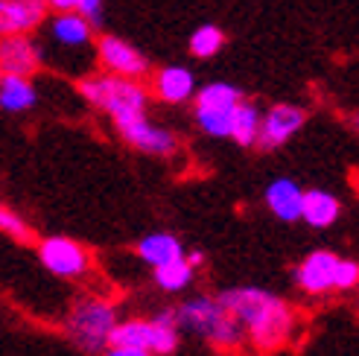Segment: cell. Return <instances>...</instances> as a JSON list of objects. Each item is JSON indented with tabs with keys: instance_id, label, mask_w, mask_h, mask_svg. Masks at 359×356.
Returning <instances> with one entry per match:
<instances>
[{
	"instance_id": "e0dca14e",
	"label": "cell",
	"mask_w": 359,
	"mask_h": 356,
	"mask_svg": "<svg viewBox=\"0 0 359 356\" xmlns=\"http://www.w3.org/2000/svg\"><path fill=\"white\" fill-rule=\"evenodd\" d=\"M50 35L62 47H85L94 39V27L79 12H56V18L50 24Z\"/></svg>"
},
{
	"instance_id": "f1b7e54d",
	"label": "cell",
	"mask_w": 359,
	"mask_h": 356,
	"mask_svg": "<svg viewBox=\"0 0 359 356\" xmlns=\"http://www.w3.org/2000/svg\"><path fill=\"white\" fill-rule=\"evenodd\" d=\"M50 12H76L79 0H44Z\"/></svg>"
},
{
	"instance_id": "277c9868",
	"label": "cell",
	"mask_w": 359,
	"mask_h": 356,
	"mask_svg": "<svg viewBox=\"0 0 359 356\" xmlns=\"http://www.w3.org/2000/svg\"><path fill=\"white\" fill-rule=\"evenodd\" d=\"M117 322L120 318H117L114 301L100 295H85L70 307L65 330L82 353L97 356L111 345V330L117 327Z\"/></svg>"
},
{
	"instance_id": "ffe728a7",
	"label": "cell",
	"mask_w": 359,
	"mask_h": 356,
	"mask_svg": "<svg viewBox=\"0 0 359 356\" xmlns=\"http://www.w3.org/2000/svg\"><path fill=\"white\" fill-rule=\"evenodd\" d=\"M193 275H196V269L187 263V257H175V260L161 263V266H155V269H152L155 287L161 292H170V295L184 292L190 283H193Z\"/></svg>"
},
{
	"instance_id": "2e32d148",
	"label": "cell",
	"mask_w": 359,
	"mask_h": 356,
	"mask_svg": "<svg viewBox=\"0 0 359 356\" xmlns=\"http://www.w3.org/2000/svg\"><path fill=\"white\" fill-rule=\"evenodd\" d=\"M35 102H39V91H35V85H32V76L4 74V82H0V111L24 114V111L35 109Z\"/></svg>"
},
{
	"instance_id": "d4e9b609",
	"label": "cell",
	"mask_w": 359,
	"mask_h": 356,
	"mask_svg": "<svg viewBox=\"0 0 359 356\" xmlns=\"http://www.w3.org/2000/svg\"><path fill=\"white\" fill-rule=\"evenodd\" d=\"M0 234L9 237V240H15V242H21V245L39 242V240H35L32 225H29L15 207H9V205H0Z\"/></svg>"
},
{
	"instance_id": "d6986e66",
	"label": "cell",
	"mask_w": 359,
	"mask_h": 356,
	"mask_svg": "<svg viewBox=\"0 0 359 356\" xmlns=\"http://www.w3.org/2000/svg\"><path fill=\"white\" fill-rule=\"evenodd\" d=\"M260 120H263V111L257 109V102L243 100L234 109V117H231V140L243 149L255 146L260 135Z\"/></svg>"
},
{
	"instance_id": "8992f818",
	"label": "cell",
	"mask_w": 359,
	"mask_h": 356,
	"mask_svg": "<svg viewBox=\"0 0 359 356\" xmlns=\"http://www.w3.org/2000/svg\"><path fill=\"white\" fill-rule=\"evenodd\" d=\"M304 123H307V111L301 109L295 102H278L272 105L263 120H260V135H257V149L263 152H275L280 146H286L290 140L304 129Z\"/></svg>"
},
{
	"instance_id": "ba28073f",
	"label": "cell",
	"mask_w": 359,
	"mask_h": 356,
	"mask_svg": "<svg viewBox=\"0 0 359 356\" xmlns=\"http://www.w3.org/2000/svg\"><path fill=\"white\" fill-rule=\"evenodd\" d=\"M339 254L330 248H316L304 257L295 269H292V280L301 292L307 295H327L333 292V272H336Z\"/></svg>"
},
{
	"instance_id": "5b68a950",
	"label": "cell",
	"mask_w": 359,
	"mask_h": 356,
	"mask_svg": "<svg viewBox=\"0 0 359 356\" xmlns=\"http://www.w3.org/2000/svg\"><path fill=\"white\" fill-rule=\"evenodd\" d=\"M35 248H39V260L44 269L62 280H85L94 272V254L88 252V245H82L74 237L65 234L41 237L35 242Z\"/></svg>"
},
{
	"instance_id": "7402d4cb",
	"label": "cell",
	"mask_w": 359,
	"mask_h": 356,
	"mask_svg": "<svg viewBox=\"0 0 359 356\" xmlns=\"http://www.w3.org/2000/svg\"><path fill=\"white\" fill-rule=\"evenodd\" d=\"M149 339H152L149 318H123V322H117V327L111 330V345H123V348L149 350Z\"/></svg>"
},
{
	"instance_id": "5bb4252c",
	"label": "cell",
	"mask_w": 359,
	"mask_h": 356,
	"mask_svg": "<svg viewBox=\"0 0 359 356\" xmlns=\"http://www.w3.org/2000/svg\"><path fill=\"white\" fill-rule=\"evenodd\" d=\"M342 217V202L339 196L330 190H321V187H310L304 190V207H301V219L307 222L310 228H330L333 222H339Z\"/></svg>"
},
{
	"instance_id": "9c48e42d",
	"label": "cell",
	"mask_w": 359,
	"mask_h": 356,
	"mask_svg": "<svg viewBox=\"0 0 359 356\" xmlns=\"http://www.w3.org/2000/svg\"><path fill=\"white\" fill-rule=\"evenodd\" d=\"M120 135L132 149L155 155V158H170L178 152V135L164 126H155L149 117H140V120L129 123V126H123Z\"/></svg>"
},
{
	"instance_id": "cb8c5ba5",
	"label": "cell",
	"mask_w": 359,
	"mask_h": 356,
	"mask_svg": "<svg viewBox=\"0 0 359 356\" xmlns=\"http://www.w3.org/2000/svg\"><path fill=\"white\" fill-rule=\"evenodd\" d=\"M225 47V29L217 24H202L190 35V53L196 59H213Z\"/></svg>"
},
{
	"instance_id": "9a60e30c",
	"label": "cell",
	"mask_w": 359,
	"mask_h": 356,
	"mask_svg": "<svg viewBox=\"0 0 359 356\" xmlns=\"http://www.w3.org/2000/svg\"><path fill=\"white\" fill-rule=\"evenodd\" d=\"M135 254L137 260H143L147 266H161V263H170L175 257H184V245L178 240L172 231H152V234L140 237L135 245Z\"/></svg>"
},
{
	"instance_id": "52a82bcc",
	"label": "cell",
	"mask_w": 359,
	"mask_h": 356,
	"mask_svg": "<svg viewBox=\"0 0 359 356\" xmlns=\"http://www.w3.org/2000/svg\"><path fill=\"white\" fill-rule=\"evenodd\" d=\"M97 59L105 67V74L114 76H129V79H143L149 74V59L143 53L129 44L120 35L105 32L97 39Z\"/></svg>"
},
{
	"instance_id": "83f0119b",
	"label": "cell",
	"mask_w": 359,
	"mask_h": 356,
	"mask_svg": "<svg viewBox=\"0 0 359 356\" xmlns=\"http://www.w3.org/2000/svg\"><path fill=\"white\" fill-rule=\"evenodd\" d=\"M102 356H152L149 350L143 348H123V345H109L102 350Z\"/></svg>"
},
{
	"instance_id": "ac0fdd59",
	"label": "cell",
	"mask_w": 359,
	"mask_h": 356,
	"mask_svg": "<svg viewBox=\"0 0 359 356\" xmlns=\"http://www.w3.org/2000/svg\"><path fill=\"white\" fill-rule=\"evenodd\" d=\"M152 324V339H149V353L152 356H172L182 342V327H178L175 310H161L149 318Z\"/></svg>"
},
{
	"instance_id": "4316f807",
	"label": "cell",
	"mask_w": 359,
	"mask_h": 356,
	"mask_svg": "<svg viewBox=\"0 0 359 356\" xmlns=\"http://www.w3.org/2000/svg\"><path fill=\"white\" fill-rule=\"evenodd\" d=\"M102 0H79V6H76V12L82 15V18H88L91 21V27H100L102 24Z\"/></svg>"
},
{
	"instance_id": "f546056e",
	"label": "cell",
	"mask_w": 359,
	"mask_h": 356,
	"mask_svg": "<svg viewBox=\"0 0 359 356\" xmlns=\"http://www.w3.org/2000/svg\"><path fill=\"white\" fill-rule=\"evenodd\" d=\"M184 257H187V263L193 266V269H199V266L205 263V254L199 252V248H196V252H184Z\"/></svg>"
},
{
	"instance_id": "44dd1931",
	"label": "cell",
	"mask_w": 359,
	"mask_h": 356,
	"mask_svg": "<svg viewBox=\"0 0 359 356\" xmlns=\"http://www.w3.org/2000/svg\"><path fill=\"white\" fill-rule=\"evenodd\" d=\"M243 102V91L231 82H208L196 88L193 105L196 109H237Z\"/></svg>"
},
{
	"instance_id": "7c38bea8",
	"label": "cell",
	"mask_w": 359,
	"mask_h": 356,
	"mask_svg": "<svg viewBox=\"0 0 359 356\" xmlns=\"http://www.w3.org/2000/svg\"><path fill=\"white\" fill-rule=\"evenodd\" d=\"M152 94L164 105H184L196 94V76L184 64H167L161 67L152 79Z\"/></svg>"
},
{
	"instance_id": "4dcf8cb0",
	"label": "cell",
	"mask_w": 359,
	"mask_h": 356,
	"mask_svg": "<svg viewBox=\"0 0 359 356\" xmlns=\"http://www.w3.org/2000/svg\"><path fill=\"white\" fill-rule=\"evenodd\" d=\"M348 123H351V129L359 135V111H356V114H351V117H348Z\"/></svg>"
},
{
	"instance_id": "8fae6325",
	"label": "cell",
	"mask_w": 359,
	"mask_h": 356,
	"mask_svg": "<svg viewBox=\"0 0 359 356\" xmlns=\"http://www.w3.org/2000/svg\"><path fill=\"white\" fill-rule=\"evenodd\" d=\"M44 0H0V39L18 32H32L47 21Z\"/></svg>"
},
{
	"instance_id": "603a6c76",
	"label": "cell",
	"mask_w": 359,
	"mask_h": 356,
	"mask_svg": "<svg viewBox=\"0 0 359 356\" xmlns=\"http://www.w3.org/2000/svg\"><path fill=\"white\" fill-rule=\"evenodd\" d=\"M231 117H234V109H196L193 105V120L208 137H231Z\"/></svg>"
},
{
	"instance_id": "6da1fadb",
	"label": "cell",
	"mask_w": 359,
	"mask_h": 356,
	"mask_svg": "<svg viewBox=\"0 0 359 356\" xmlns=\"http://www.w3.org/2000/svg\"><path fill=\"white\" fill-rule=\"evenodd\" d=\"M225 310L237 318L245 330V342L260 350H280L292 339L298 327V315L286 301L263 287H231L217 295Z\"/></svg>"
},
{
	"instance_id": "1f68e13d",
	"label": "cell",
	"mask_w": 359,
	"mask_h": 356,
	"mask_svg": "<svg viewBox=\"0 0 359 356\" xmlns=\"http://www.w3.org/2000/svg\"><path fill=\"white\" fill-rule=\"evenodd\" d=\"M351 184H353V190H356V196H359V170L351 172Z\"/></svg>"
},
{
	"instance_id": "30bf717a",
	"label": "cell",
	"mask_w": 359,
	"mask_h": 356,
	"mask_svg": "<svg viewBox=\"0 0 359 356\" xmlns=\"http://www.w3.org/2000/svg\"><path fill=\"white\" fill-rule=\"evenodd\" d=\"M41 62H44V53L29 39V32L4 35L0 39V67H4V74L32 76L41 70Z\"/></svg>"
},
{
	"instance_id": "7a4b0ae2",
	"label": "cell",
	"mask_w": 359,
	"mask_h": 356,
	"mask_svg": "<svg viewBox=\"0 0 359 356\" xmlns=\"http://www.w3.org/2000/svg\"><path fill=\"white\" fill-rule=\"evenodd\" d=\"M76 91L88 105H94L97 111L109 114L114 120L117 132L123 126H129V123L147 117V111H149V91L140 79L97 74V76H82L76 82Z\"/></svg>"
},
{
	"instance_id": "3957f363",
	"label": "cell",
	"mask_w": 359,
	"mask_h": 356,
	"mask_svg": "<svg viewBox=\"0 0 359 356\" xmlns=\"http://www.w3.org/2000/svg\"><path fill=\"white\" fill-rule=\"evenodd\" d=\"M175 315L182 330H190L193 336H199V339H205L208 345L219 348L225 353L243 350L245 345L243 324L225 310V304L217 295H208V292L193 295L184 304L175 307Z\"/></svg>"
},
{
	"instance_id": "4fadbf2b",
	"label": "cell",
	"mask_w": 359,
	"mask_h": 356,
	"mask_svg": "<svg viewBox=\"0 0 359 356\" xmlns=\"http://www.w3.org/2000/svg\"><path fill=\"white\" fill-rule=\"evenodd\" d=\"M263 202L280 222H298L301 207H304V187L295 182V178L280 175V178H275V182L266 184Z\"/></svg>"
},
{
	"instance_id": "d6a6232c",
	"label": "cell",
	"mask_w": 359,
	"mask_h": 356,
	"mask_svg": "<svg viewBox=\"0 0 359 356\" xmlns=\"http://www.w3.org/2000/svg\"><path fill=\"white\" fill-rule=\"evenodd\" d=\"M0 82H4V67H0Z\"/></svg>"
},
{
	"instance_id": "484cf974",
	"label": "cell",
	"mask_w": 359,
	"mask_h": 356,
	"mask_svg": "<svg viewBox=\"0 0 359 356\" xmlns=\"http://www.w3.org/2000/svg\"><path fill=\"white\" fill-rule=\"evenodd\" d=\"M359 287V260L339 257L333 272V292H351Z\"/></svg>"
}]
</instances>
